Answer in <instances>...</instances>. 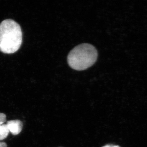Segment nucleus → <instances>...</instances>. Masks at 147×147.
<instances>
[{
  "label": "nucleus",
  "instance_id": "obj_1",
  "mask_svg": "<svg viewBox=\"0 0 147 147\" xmlns=\"http://www.w3.org/2000/svg\"><path fill=\"white\" fill-rule=\"evenodd\" d=\"M23 41L20 25L11 19H6L0 24V51L13 54L19 50Z\"/></svg>",
  "mask_w": 147,
  "mask_h": 147
},
{
  "label": "nucleus",
  "instance_id": "obj_2",
  "mask_svg": "<svg viewBox=\"0 0 147 147\" xmlns=\"http://www.w3.org/2000/svg\"><path fill=\"white\" fill-rule=\"evenodd\" d=\"M97 51L94 46L83 43L70 51L67 57V62L71 68L82 71L92 66L97 60Z\"/></svg>",
  "mask_w": 147,
  "mask_h": 147
},
{
  "label": "nucleus",
  "instance_id": "obj_3",
  "mask_svg": "<svg viewBox=\"0 0 147 147\" xmlns=\"http://www.w3.org/2000/svg\"><path fill=\"white\" fill-rule=\"evenodd\" d=\"M6 124L9 132L13 135H18L22 131L23 123L19 120L9 121Z\"/></svg>",
  "mask_w": 147,
  "mask_h": 147
},
{
  "label": "nucleus",
  "instance_id": "obj_4",
  "mask_svg": "<svg viewBox=\"0 0 147 147\" xmlns=\"http://www.w3.org/2000/svg\"><path fill=\"white\" fill-rule=\"evenodd\" d=\"M9 131L7 124L0 125V141L6 139L8 136Z\"/></svg>",
  "mask_w": 147,
  "mask_h": 147
},
{
  "label": "nucleus",
  "instance_id": "obj_5",
  "mask_svg": "<svg viewBox=\"0 0 147 147\" xmlns=\"http://www.w3.org/2000/svg\"><path fill=\"white\" fill-rule=\"evenodd\" d=\"M6 121V116L4 113H0V125L3 124Z\"/></svg>",
  "mask_w": 147,
  "mask_h": 147
},
{
  "label": "nucleus",
  "instance_id": "obj_6",
  "mask_svg": "<svg viewBox=\"0 0 147 147\" xmlns=\"http://www.w3.org/2000/svg\"><path fill=\"white\" fill-rule=\"evenodd\" d=\"M7 145L5 142H0V147H7Z\"/></svg>",
  "mask_w": 147,
  "mask_h": 147
},
{
  "label": "nucleus",
  "instance_id": "obj_7",
  "mask_svg": "<svg viewBox=\"0 0 147 147\" xmlns=\"http://www.w3.org/2000/svg\"><path fill=\"white\" fill-rule=\"evenodd\" d=\"M113 145H107L106 146H104L102 147H113Z\"/></svg>",
  "mask_w": 147,
  "mask_h": 147
},
{
  "label": "nucleus",
  "instance_id": "obj_8",
  "mask_svg": "<svg viewBox=\"0 0 147 147\" xmlns=\"http://www.w3.org/2000/svg\"><path fill=\"white\" fill-rule=\"evenodd\" d=\"M113 147H120L118 146H113Z\"/></svg>",
  "mask_w": 147,
  "mask_h": 147
}]
</instances>
